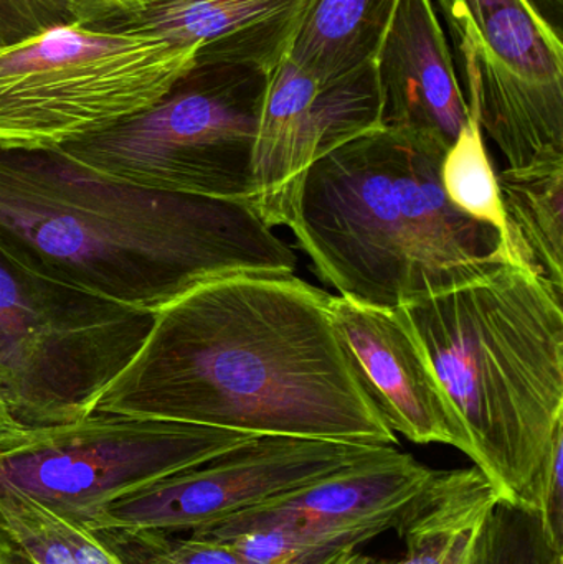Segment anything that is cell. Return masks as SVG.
<instances>
[{
  "label": "cell",
  "instance_id": "7",
  "mask_svg": "<svg viewBox=\"0 0 563 564\" xmlns=\"http://www.w3.org/2000/svg\"><path fill=\"white\" fill-rule=\"evenodd\" d=\"M267 78L251 66H197L149 108L58 149L116 181L248 204Z\"/></svg>",
  "mask_w": 563,
  "mask_h": 564
},
{
  "label": "cell",
  "instance_id": "9",
  "mask_svg": "<svg viewBox=\"0 0 563 564\" xmlns=\"http://www.w3.org/2000/svg\"><path fill=\"white\" fill-rule=\"evenodd\" d=\"M469 111L509 167L563 159L562 30L532 0H436Z\"/></svg>",
  "mask_w": 563,
  "mask_h": 564
},
{
  "label": "cell",
  "instance_id": "6",
  "mask_svg": "<svg viewBox=\"0 0 563 564\" xmlns=\"http://www.w3.org/2000/svg\"><path fill=\"white\" fill-rule=\"evenodd\" d=\"M154 324L40 276L0 248V398L26 430L88 416Z\"/></svg>",
  "mask_w": 563,
  "mask_h": 564
},
{
  "label": "cell",
  "instance_id": "11",
  "mask_svg": "<svg viewBox=\"0 0 563 564\" xmlns=\"http://www.w3.org/2000/svg\"><path fill=\"white\" fill-rule=\"evenodd\" d=\"M382 112L376 62L320 83L284 56L268 73L248 205L268 227H290L307 169L357 135L380 128Z\"/></svg>",
  "mask_w": 563,
  "mask_h": 564
},
{
  "label": "cell",
  "instance_id": "29",
  "mask_svg": "<svg viewBox=\"0 0 563 564\" xmlns=\"http://www.w3.org/2000/svg\"><path fill=\"white\" fill-rule=\"evenodd\" d=\"M532 2L535 3V6L541 9V12L544 13L545 17L549 19V13H552V15L557 17V20H561L562 17V10H563V0H532ZM551 20V19H549ZM552 22V20H551Z\"/></svg>",
  "mask_w": 563,
  "mask_h": 564
},
{
  "label": "cell",
  "instance_id": "13",
  "mask_svg": "<svg viewBox=\"0 0 563 564\" xmlns=\"http://www.w3.org/2000/svg\"><path fill=\"white\" fill-rule=\"evenodd\" d=\"M313 0H142L89 25L142 33L198 52V66L270 73L288 55Z\"/></svg>",
  "mask_w": 563,
  "mask_h": 564
},
{
  "label": "cell",
  "instance_id": "17",
  "mask_svg": "<svg viewBox=\"0 0 563 564\" xmlns=\"http://www.w3.org/2000/svg\"><path fill=\"white\" fill-rule=\"evenodd\" d=\"M508 261L563 297V159L498 175Z\"/></svg>",
  "mask_w": 563,
  "mask_h": 564
},
{
  "label": "cell",
  "instance_id": "1",
  "mask_svg": "<svg viewBox=\"0 0 563 564\" xmlns=\"http://www.w3.org/2000/svg\"><path fill=\"white\" fill-rule=\"evenodd\" d=\"M333 295L294 274H238L169 302L93 411L397 446L337 334Z\"/></svg>",
  "mask_w": 563,
  "mask_h": 564
},
{
  "label": "cell",
  "instance_id": "25",
  "mask_svg": "<svg viewBox=\"0 0 563 564\" xmlns=\"http://www.w3.org/2000/svg\"><path fill=\"white\" fill-rule=\"evenodd\" d=\"M35 430H26L10 413L0 398V456L32 443Z\"/></svg>",
  "mask_w": 563,
  "mask_h": 564
},
{
  "label": "cell",
  "instance_id": "14",
  "mask_svg": "<svg viewBox=\"0 0 563 564\" xmlns=\"http://www.w3.org/2000/svg\"><path fill=\"white\" fill-rule=\"evenodd\" d=\"M376 65L383 128L448 151L472 112L432 0H400Z\"/></svg>",
  "mask_w": 563,
  "mask_h": 564
},
{
  "label": "cell",
  "instance_id": "28",
  "mask_svg": "<svg viewBox=\"0 0 563 564\" xmlns=\"http://www.w3.org/2000/svg\"><path fill=\"white\" fill-rule=\"evenodd\" d=\"M380 560L373 558V556L364 555V553L347 552L343 556L336 560L333 564H379Z\"/></svg>",
  "mask_w": 563,
  "mask_h": 564
},
{
  "label": "cell",
  "instance_id": "23",
  "mask_svg": "<svg viewBox=\"0 0 563 564\" xmlns=\"http://www.w3.org/2000/svg\"><path fill=\"white\" fill-rule=\"evenodd\" d=\"M563 424L535 470L524 506L538 512L549 542L563 553ZM522 503V502H521Z\"/></svg>",
  "mask_w": 563,
  "mask_h": 564
},
{
  "label": "cell",
  "instance_id": "18",
  "mask_svg": "<svg viewBox=\"0 0 563 564\" xmlns=\"http://www.w3.org/2000/svg\"><path fill=\"white\" fill-rule=\"evenodd\" d=\"M400 0H313L288 56L320 83L377 59Z\"/></svg>",
  "mask_w": 563,
  "mask_h": 564
},
{
  "label": "cell",
  "instance_id": "10",
  "mask_svg": "<svg viewBox=\"0 0 563 564\" xmlns=\"http://www.w3.org/2000/svg\"><path fill=\"white\" fill-rule=\"evenodd\" d=\"M382 447L257 436L202 466L109 503L86 525L95 532L204 535L250 507L323 479Z\"/></svg>",
  "mask_w": 563,
  "mask_h": 564
},
{
  "label": "cell",
  "instance_id": "8",
  "mask_svg": "<svg viewBox=\"0 0 563 564\" xmlns=\"http://www.w3.org/2000/svg\"><path fill=\"white\" fill-rule=\"evenodd\" d=\"M255 434L91 411L0 456V486L88 523L116 500L202 466Z\"/></svg>",
  "mask_w": 563,
  "mask_h": 564
},
{
  "label": "cell",
  "instance_id": "21",
  "mask_svg": "<svg viewBox=\"0 0 563 564\" xmlns=\"http://www.w3.org/2000/svg\"><path fill=\"white\" fill-rule=\"evenodd\" d=\"M469 564H563V553L549 542L534 509L499 499Z\"/></svg>",
  "mask_w": 563,
  "mask_h": 564
},
{
  "label": "cell",
  "instance_id": "22",
  "mask_svg": "<svg viewBox=\"0 0 563 564\" xmlns=\"http://www.w3.org/2000/svg\"><path fill=\"white\" fill-rule=\"evenodd\" d=\"M126 564H245L228 540L191 535L169 540L161 532H98Z\"/></svg>",
  "mask_w": 563,
  "mask_h": 564
},
{
  "label": "cell",
  "instance_id": "24",
  "mask_svg": "<svg viewBox=\"0 0 563 564\" xmlns=\"http://www.w3.org/2000/svg\"><path fill=\"white\" fill-rule=\"evenodd\" d=\"M99 0H0V17L15 29V39L65 23H88Z\"/></svg>",
  "mask_w": 563,
  "mask_h": 564
},
{
  "label": "cell",
  "instance_id": "27",
  "mask_svg": "<svg viewBox=\"0 0 563 564\" xmlns=\"http://www.w3.org/2000/svg\"><path fill=\"white\" fill-rule=\"evenodd\" d=\"M99 6L95 7L93 19L89 23H95L96 20L109 15V13L124 12V10L136 9L141 6L142 0H99Z\"/></svg>",
  "mask_w": 563,
  "mask_h": 564
},
{
  "label": "cell",
  "instance_id": "2",
  "mask_svg": "<svg viewBox=\"0 0 563 564\" xmlns=\"http://www.w3.org/2000/svg\"><path fill=\"white\" fill-rule=\"evenodd\" d=\"M0 248L40 276L151 314L205 282L297 264L245 202L139 187L46 145L0 144Z\"/></svg>",
  "mask_w": 563,
  "mask_h": 564
},
{
  "label": "cell",
  "instance_id": "4",
  "mask_svg": "<svg viewBox=\"0 0 563 564\" xmlns=\"http://www.w3.org/2000/svg\"><path fill=\"white\" fill-rule=\"evenodd\" d=\"M562 299L505 264L397 308L465 423L475 466L509 502H526L563 424Z\"/></svg>",
  "mask_w": 563,
  "mask_h": 564
},
{
  "label": "cell",
  "instance_id": "15",
  "mask_svg": "<svg viewBox=\"0 0 563 564\" xmlns=\"http://www.w3.org/2000/svg\"><path fill=\"white\" fill-rule=\"evenodd\" d=\"M433 476L435 470L412 454L386 446L323 479L250 507L204 536L228 539L278 523L326 529L380 527L389 532Z\"/></svg>",
  "mask_w": 563,
  "mask_h": 564
},
{
  "label": "cell",
  "instance_id": "5",
  "mask_svg": "<svg viewBox=\"0 0 563 564\" xmlns=\"http://www.w3.org/2000/svg\"><path fill=\"white\" fill-rule=\"evenodd\" d=\"M198 52L72 22L0 43V144L58 148L164 98Z\"/></svg>",
  "mask_w": 563,
  "mask_h": 564
},
{
  "label": "cell",
  "instance_id": "12",
  "mask_svg": "<svg viewBox=\"0 0 563 564\" xmlns=\"http://www.w3.org/2000/svg\"><path fill=\"white\" fill-rule=\"evenodd\" d=\"M331 312L367 393L393 433L415 444L475 447L422 345L397 308L331 297Z\"/></svg>",
  "mask_w": 563,
  "mask_h": 564
},
{
  "label": "cell",
  "instance_id": "26",
  "mask_svg": "<svg viewBox=\"0 0 563 564\" xmlns=\"http://www.w3.org/2000/svg\"><path fill=\"white\" fill-rule=\"evenodd\" d=\"M0 564H36L0 520Z\"/></svg>",
  "mask_w": 563,
  "mask_h": 564
},
{
  "label": "cell",
  "instance_id": "20",
  "mask_svg": "<svg viewBox=\"0 0 563 564\" xmlns=\"http://www.w3.org/2000/svg\"><path fill=\"white\" fill-rule=\"evenodd\" d=\"M440 181L453 207L473 220L491 225L501 237L505 235L498 175L475 112H472L468 124L443 155Z\"/></svg>",
  "mask_w": 563,
  "mask_h": 564
},
{
  "label": "cell",
  "instance_id": "16",
  "mask_svg": "<svg viewBox=\"0 0 563 564\" xmlns=\"http://www.w3.org/2000/svg\"><path fill=\"white\" fill-rule=\"evenodd\" d=\"M499 499L479 467L435 470L393 529L405 543V553L379 564H469Z\"/></svg>",
  "mask_w": 563,
  "mask_h": 564
},
{
  "label": "cell",
  "instance_id": "3",
  "mask_svg": "<svg viewBox=\"0 0 563 564\" xmlns=\"http://www.w3.org/2000/svg\"><path fill=\"white\" fill-rule=\"evenodd\" d=\"M445 152L380 126L314 162L290 228L316 276L340 297L399 308L509 264L501 234L446 197Z\"/></svg>",
  "mask_w": 563,
  "mask_h": 564
},
{
  "label": "cell",
  "instance_id": "19",
  "mask_svg": "<svg viewBox=\"0 0 563 564\" xmlns=\"http://www.w3.org/2000/svg\"><path fill=\"white\" fill-rule=\"evenodd\" d=\"M386 532L380 527L326 529L278 523L221 540L235 546L245 564H333Z\"/></svg>",
  "mask_w": 563,
  "mask_h": 564
}]
</instances>
